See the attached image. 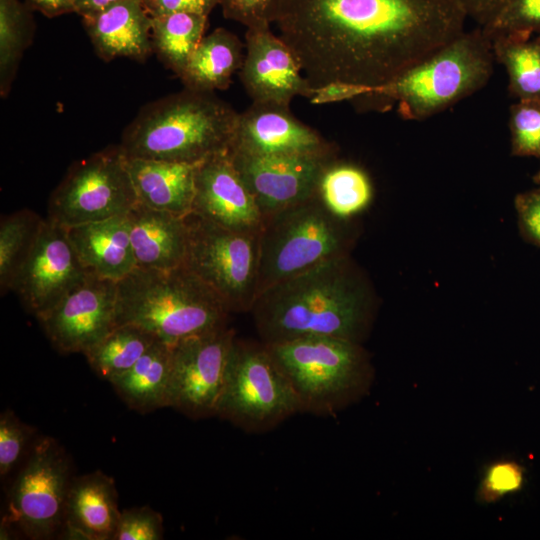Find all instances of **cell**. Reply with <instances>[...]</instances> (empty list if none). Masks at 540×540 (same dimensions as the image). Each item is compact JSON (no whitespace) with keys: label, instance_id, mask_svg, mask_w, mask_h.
I'll list each match as a JSON object with an SVG mask.
<instances>
[{"label":"cell","instance_id":"obj_1","mask_svg":"<svg viewBox=\"0 0 540 540\" xmlns=\"http://www.w3.org/2000/svg\"><path fill=\"white\" fill-rule=\"evenodd\" d=\"M458 0H281L274 24L310 86H381L465 30Z\"/></svg>","mask_w":540,"mask_h":540},{"label":"cell","instance_id":"obj_2","mask_svg":"<svg viewBox=\"0 0 540 540\" xmlns=\"http://www.w3.org/2000/svg\"><path fill=\"white\" fill-rule=\"evenodd\" d=\"M377 307L372 285L348 254L265 289L249 313L265 344L308 336L363 344Z\"/></svg>","mask_w":540,"mask_h":540},{"label":"cell","instance_id":"obj_3","mask_svg":"<svg viewBox=\"0 0 540 540\" xmlns=\"http://www.w3.org/2000/svg\"><path fill=\"white\" fill-rule=\"evenodd\" d=\"M238 117L212 92L185 88L145 107L119 147L127 158L199 164L229 150Z\"/></svg>","mask_w":540,"mask_h":540},{"label":"cell","instance_id":"obj_4","mask_svg":"<svg viewBox=\"0 0 540 540\" xmlns=\"http://www.w3.org/2000/svg\"><path fill=\"white\" fill-rule=\"evenodd\" d=\"M230 313L184 265L136 267L117 284L116 325L132 324L171 346L228 325Z\"/></svg>","mask_w":540,"mask_h":540},{"label":"cell","instance_id":"obj_5","mask_svg":"<svg viewBox=\"0 0 540 540\" xmlns=\"http://www.w3.org/2000/svg\"><path fill=\"white\" fill-rule=\"evenodd\" d=\"M492 40L481 27L464 31L437 52L356 100L397 104L400 116L424 120L484 87L493 72Z\"/></svg>","mask_w":540,"mask_h":540},{"label":"cell","instance_id":"obj_6","mask_svg":"<svg viewBox=\"0 0 540 540\" xmlns=\"http://www.w3.org/2000/svg\"><path fill=\"white\" fill-rule=\"evenodd\" d=\"M265 345L302 412L333 416L363 398L373 384L374 368L362 343L308 336Z\"/></svg>","mask_w":540,"mask_h":540},{"label":"cell","instance_id":"obj_7","mask_svg":"<svg viewBox=\"0 0 540 540\" xmlns=\"http://www.w3.org/2000/svg\"><path fill=\"white\" fill-rule=\"evenodd\" d=\"M351 220L330 212L318 191L265 218L260 230L258 295L314 266L350 254L357 238Z\"/></svg>","mask_w":540,"mask_h":540},{"label":"cell","instance_id":"obj_8","mask_svg":"<svg viewBox=\"0 0 540 540\" xmlns=\"http://www.w3.org/2000/svg\"><path fill=\"white\" fill-rule=\"evenodd\" d=\"M302 412L287 377L265 343L235 337L216 416L248 433H263Z\"/></svg>","mask_w":540,"mask_h":540},{"label":"cell","instance_id":"obj_9","mask_svg":"<svg viewBox=\"0 0 540 540\" xmlns=\"http://www.w3.org/2000/svg\"><path fill=\"white\" fill-rule=\"evenodd\" d=\"M184 266L231 313H249L258 295L259 231L232 230L194 213L186 216Z\"/></svg>","mask_w":540,"mask_h":540},{"label":"cell","instance_id":"obj_10","mask_svg":"<svg viewBox=\"0 0 540 540\" xmlns=\"http://www.w3.org/2000/svg\"><path fill=\"white\" fill-rule=\"evenodd\" d=\"M138 198L119 146L74 164L52 193L48 217L68 228L127 214Z\"/></svg>","mask_w":540,"mask_h":540},{"label":"cell","instance_id":"obj_11","mask_svg":"<svg viewBox=\"0 0 540 540\" xmlns=\"http://www.w3.org/2000/svg\"><path fill=\"white\" fill-rule=\"evenodd\" d=\"M70 468L67 454L55 439H38L11 486L2 522L33 540L60 535L72 481Z\"/></svg>","mask_w":540,"mask_h":540},{"label":"cell","instance_id":"obj_12","mask_svg":"<svg viewBox=\"0 0 540 540\" xmlns=\"http://www.w3.org/2000/svg\"><path fill=\"white\" fill-rule=\"evenodd\" d=\"M235 337L226 325L172 346L168 407L194 419L216 416Z\"/></svg>","mask_w":540,"mask_h":540},{"label":"cell","instance_id":"obj_13","mask_svg":"<svg viewBox=\"0 0 540 540\" xmlns=\"http://www.w3.org/2000/svg\"><path fill=\"white\" fill-rule=\"evenodd\" d=\"M117 284L88 273L37 318L60 353L84 354L116 326Z\"/></svg>","mask_w":540,"mask_h":540},{"label":"cell","instance_id":"obj_14","mask_svg":"<svg viewBox=\"0 0 540 540\" xmlns=\"http://www.w3.org/2000/svg\"><path fill=\"white\" fill-rule=\"evenodd\" d=\"M88 273L72 246L67 229L46 218L15 277L12 290L25 309L39 318Z\"/></svg>","mask_w":540,"mask_h":540},{"label":"cell","instance_id":"obj_15","mask_svg":"<svg viewBox=\"0 0 540 540\" xmlns=\"http://www.w3.org/2000/svg\"><path fill=\"white\" fill-rule=\"evenodd\" d=\"M228 151L259 156L337 158V149L297 119L289 106L252 104L239 113Z\"/></svg>","mask_w":540,"mask_h":540},{"label":"cell","instance_id":"obj_16","mask_svg":"<svg viewBox=\"0 0 540 540\" xmlns=\"http://www.w3.org/2000/svg\"><path fill=\"white\" fill-rule=\"evenodd\" d=\"M228 153L263 220L317 193L324 170L337 159Z\"/></svg>","mask_w":540,"mask_h":540},{"label":"cell","instance_id":"obj_17","mask_svg":"<svg viewBox=\"0 0 540 540\" xmlns=\"http://www.w3.org/2000/svg\"><path fill=\"white\" fill-rule=\"evenodd\" d=\"M245 39L240 79L252 102L289 106L296 96L310 99L313 88L298 59L270 27L247 29Z\"/></svg>","mask_w":540,"mask_h":540},{"label":"cell","instance_id":"obj_18","mask_svg":"<svg viewBox=\"0 0 540 540\" xmlns=\"http://www.w3.org/2000/svg\"><path fill=\"white\" fill-rule=\"evenodd\" d=\"M192 213L237 231H259L262 214L228 151L197 165Z\"/></svg>","mask_w":540,"mask_h":540},{"label":"cell","instance_id":"obj_19","mask_svg":"<svg viewBox=\"0 0 540 540\" xmlns=\"http://www.w3.org/2000/svg\"><path fill=\"white\" fill-rule=\"evenodd\" d=\"M120 513L112 477L95 471L72 478L61 534L66 539L114 540Z\"/></svg>","mask_w":540,"mask_h":540},{"label":"cell","instance_id":"obj_20","mask_svg":"<svg viewBox=\"0 0 540 540\" xmlns=\"http://www.w3.org/2000/svg\"><path fill=\"white\" fill-rule=\"evenodd\" d=\"M127 218L136 267L171 269L184 264L188 244L186 216L138 202Z\"/></svg>","mask_w":540,"mask_h":540},{"label":"cell","instance_id":"obj_21","mask_svg":"<svg viewBox=\"0 0 540 540\" xmlns=\"http://www.w3.org/2000/svg\"><path fill=\"white\" fill-rule=\"evenodd\" d=\"M83 18L98 55L105 61L115 57L144 60L153 50L152 18L144 0H123Z\"/></svg>","mask_w":540,"mask_h":540},{"label":"cell","instance_id":"obj_22","mask_svg":"<svg viewBox=\"0 0 540 540\" xmlns=\"http://www.w3.org/2000/svg\"><path fill=\"white\" fill-rule=\"evenodd\" d=\"M66 229L88 272L118 282L136 268L127 214Z\"/></svg>","mask_w":540,"mask_h":540},{"label":"cell","instance_id":"obj_23","mask_svg":"<svg viewBox=\"0 0 540 540\" xmlns=\"http://www.w3.org/2000/svg\"><path fill=\"white\" fill-rule=\"evenodd\" d=\"M197 165L126 157L139 203L183 217L192 212Z\"/></svg>","mask_w":540,"mask_h":540},{"label":"cell","instance_id":"obj_24","mask_svg":"<svg viewBox=\"0 0 540 540\" xmlns=\"http://www.w3.org/2000/svg\"><path fill=\"white\" fill-rule=\"evenodd\" d=\"M172 346L156 340L125 373L109 383L130 408L147 413L168 407Z\"/></svg>","mask_w":540,"mask_h":540},{"label":"cell","instance_id":"obj_25","mask_svg":"<svg viewBox=\"0 0 540 540\" xmlns=\"http://www.w3.org/2000/svg\"><path fill=\"white\" fill-rule=\"evenodd\" d=\"M242 49L239 38L224 28L204 36L180 75L185 88L203 92L228 88L242 66Z\"/></svg>","mask_w":540,"mask_h":540},{"label":"cell","instance_id":"obj_26","mask_svg":"<svg viewBox=\"0 0 540 540\" xmlns=\"http://www.w3.org/2000/svg\"><path fill=\"white\" fill-rule=\"evenodd\" d=\"M491 40L494 58L508 74L510 93L518 100H540V35L502 34Z\"/></svg>","mask_w":540,"mask_h":540},{"label":"cell","instance_id":"obj_27","mask_svg":"<svg viewBox=\"0 0 540 540\" xmlns=\"http://www.w3.org/2000/svg\"><path fill=\"white\" fill-rule=\"evenodd\" d=\"M151 18L153 49L180 77L190 56L204 37L207 15L177 12Z\"/></svg>","mask_w":540,"mask_h":540},{"label":"cell","instance_id":"obj_28","mask_svg":"<svg viewBox=\"0 0 540 540\" xmlns=\"http://www.w3.org/2000/svg\"><path fill=\"white\" fill-rule=\"evenodd\" d=\"M156 340L138 326L116 325L83 355L96 374L110 382L128 371Z\"/></svg>","mask_w":540,"mask_h":540},{"label":"cell","instance_id":"obj_29","mask_svg":"<svg viewBox=\"0 0 540 540\" xmlns=\"http://www.w3.org/2000/svg\"><path fill=\"white\" fill-rule=\"evenodd\" d=\"M318 194L334 215L352 219L371 203L373 186L361 167L336 159L324 170Z\"/></svg>","mask_w":540,"mask_h":540},{"label":"cell","instance_id":"obj_30","mask_svg":"<svg viewBox=\"0 0 540 540\" xmlns=\"http://www.w3.org/2000/svg\"><path fill=\"white\" fill-rule=\"evenodd\" d=\"M42 220L35 212L23 209L0 222V289L12 290L15 277L37 236Z\"/></svg>","mask_w":540,"mask_h":540},{"label":"cell","instance_id":"obj_31","mask_svg":"<svg viewBox=\"0 0 540 540\" xmlns=\"http://www.w3.org/2000/svg\"><path fill=\"white\" fill-rule=\"evenodd\" d=\"M29 37L27 21L17 0H0V84L3 96L8 93Z\"/></svg>","mask_w":540,"mask_h":540},{"label":"cell","instance_id":"obj_32","mask_svg":"<svg viewBox=\"0 0 540 540\" xmlns=\"http://www.w3.org/2000/svg\"><path fill=\"white\" fill-rule=\"evenodd\" d=\"M481 28L490 39L502 34L540 35V0H504Z\"/></svg>","mask_w":540,"mask_h":540},{"label":"cell","instance_id":"obj_33","mask_svg":"<svg viewBox=\"0 0 540 540\" xmlns=\"http://www.w3.org/2000/svg\"><path fill=\"white\" fill-rule=\"evenodd\" d=\"M511 153L540 158V100H518L510 107Z\"/></svg>","mask_w":540,"mask_h":540},{"label":"cell","instance_id":"obj_34","mask_svg":"<svg viewBox=\"0 0 540 540\" xmlns=\"http://www.w3.org/2000/svg\"><path fill=\"white\" fill-rule=\"evenodd\" d=\"M163 537V518L151 507L121 511L114 540H160Z\"/></svg>","mask_w":540,"mask_h":540},{"label":"cell","instance_id":"obj_35","mask_svg":"<svg viewBox=\"0 0 540 540\" xmlns=\"http://www.w3.org/2000/svg\"><path fill=\"white\" fill-rule=\"evenodd\" d=\"M35 429L22 422L11 410L0 416V475L6 476L21 457Z\"/></svg>","mask_w":540,"mask_h":540},{"label":"cell","instance_id":"obj_36","mask_svg":"<svg viewBox=\"0 0 540 540\" xmlns=\"http://www.w3.org/2000/svg\"><path fill=\"white\" fill-rule=\"evenodd\" d=\"M524 473L521 466L511 461L490 465L481 481L478 497L481 502L491 503L514 493L522 487Z\"/></svg>","mask_w":540,"mask_h":540},{"label":"cell","instance_id":"obj_37","mask_svg":"<svg viewBox=\"0 0 540 540\" xmlns=\"http://www.w3.org/2000/svg\"><path fill=\"white\" fill-rule=\"evenodd\" d=\"M281 0H218L224 15L247 29L274 24Z\"/></svg>","mask_w":540,"mask_h":540},{"label":"cell","instance_id":"obj_38","mask_svg":"<svg viewBox=\"0 0 540 540\" xmlns=\"http://www.w3.org/2000/svg\"><path fill=\"white\" fill-rule=\"evenodd\" d=\"M521 235L540 247V186L519 193L514 200Z\"/></svg>","mask_w":540,"mask_h":540},{"label":"cell","instance_id":"obj_39","mask_svg":"<svg viewBox=\"0 0 540 540\" xmlns=\"http://www.w3.org/2000/svg\"><path fill=\"white\" fill-rule=\"evenodd\" d=\"M150 16H160L177 12L207 15L218 4V0H144Z\"/></svg>","mask_w":540,"mask_h":540},{"label":"cell","instance_id":"obj_40","mask_svg":"<svg viewBox=\"0 0 540 540\" xmlns=\"http://www.w3.org/2000/svg\"><path fill=\"white\" fill-rule=\"evenodd\" d=\"M467 18L474 20L479 27L487 24L504 0H458Z\"/></svg>","mask_w":540,"mask_h":540},{"label":"cell","instance_id":"obj_41","mask_svg":"<svg viewBox=\"0 0 540 540\" xmlns=\"http://www.w3.org/2000/svg\"><path fill=\"white\" fill-rule=\"evenodd\" d=\"M35 7L48 16L74 11V0H30Z\"/></svg>","mask_w":540,"mask_h":540},{"label":"cell","instance_id":"obj_42","mask_svg":"<svg viewBox=\"0 0 540 540\" xmlns=\"http://www.w3.org/2000/svg\"><path fill=\"white\" fill-rule=\"evenodd\" d=\"M123 0H74V11L83 17L99 13Z\"/></svg>","mask_w":540,"mask_h":540},{"label":"cell","instance_id":"obj_43","mask_svg":"<svg viewBox=\"0 0 540 540\" xmlns=\"http://www.w3.org/2000/svg\"><path fill=\"white\" fill-rule=\"evenodd\" d=\"M533 181H534L535 184H537L538 186H540V169H539V171L534 175Z\"/></svg>","mask_w":540,"mask_h":540}]
</instances>
